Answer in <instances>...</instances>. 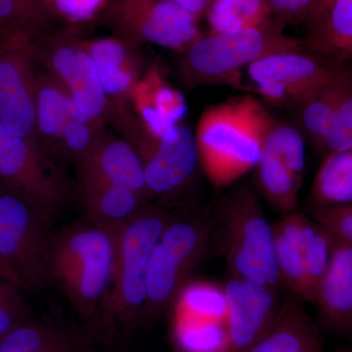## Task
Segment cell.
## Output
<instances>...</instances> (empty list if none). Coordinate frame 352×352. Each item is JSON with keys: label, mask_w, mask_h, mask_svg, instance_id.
Returning a JSON list of instances; mask_svg holds the SVG:
<instances>
[{"label": "cell", "mask_w": 352, "mask_h": 352, "mask_svg": "<svg viewBox=\"0 0 352 352\" xmlns=\"http://www.w3.org/2000/svg\"><path fill=\"white\" fill-rule=\"evenodd\" d=\"M272 118L250 95L210 106L196 129L199 164L214 186H230L258 166Z\"/></svg>", "instance_id": "cell-1"}, {"label": "cell", "mask_w": 352, "mask_h": 352, "mask_svg": "<svg viewBox=\"0 0 352 352\" xmlns=\"http://www.w3.org/2000/svg\"><path fill=\"white\" fill-rule=\"evenodd\" d=\"M113 236L85 220L50 238L51 281L83 318L103 307L112 282Z\"/></svg>", "instance_id": "cell-2"}, {"label": "cell", "mask_w": 352, "mask_h": 352, "mask_svg": "<svg viewBox=\"0 0 352 352\" xmlns=\"http://www.w3.org/2000/svg\"><path fill=\"white\" fill-rule=\"evenodd\" d=\"M175 217L164 208L143 206L113 235L111 292L103 307L107 325L131 326L142 322L153 251Z\"/></svg>", "instance_id": "cell-3"}, {"label": "cell", "mask_w": 352, "mask_h": 352, "mask_svg": "<svg viewBox=\"0 0 352 352\" xmlns=\"http://www.w3.org/2000/svg\"><path fill=\"white\" fill-rule=\"evenodd\" d=\"M217 215L233 276L278 291L282 282L273 227L264 215L256 192L249 185L233 189L220 201Z\"/></svg>", "instance_id": "cell-4"}, {"label": "cell", "mask_w": 352, "mask_h": 352, "mask_svg": "<svg viewBox=\"0 0 352 352\" xmlns=\"http://www.w3.org/2000/svg\"><path fill=\"white\" fill-rule=\"evenodd\" d=\"M215 222L210 212L175 217L164 229L150 261L143 323H152L173 307L207 252Z\"/></svg>", "instance_id": "cell-5"}, {"label": "cell", "mask_w": 352, "mask_h": 352, "mask_svg": "<svg viewBox=\"0 0 352 352\" xmlns=\"http://www.w3.org/2000/svg\"><path fill=\"white\" fill-rule=\"evenodd\" d=\"M303 41L263 25L201 36L185 51L183 75L190 85L226 83L238 87L240 69L261 58L302 50Z\"/></svg>", "instance_id": "cell-6"}, {"label": "cell", "mask_w": 352, "mask_h": 352, "mask_svg": "<svg viewBox=\"0 0 352 352\" xmlns=\"http://www.w3.org/2000/svg\"><path fill=\"white\" fill-rule=\"evenodd\" d=\"M0 180L30 204L46 226L68 201V186L50 157L1 122Z\"/></svg>", "instance_id": "cell-7"}, {"label": "cell", "mask_w": 352, "mask_h": 352, "mask_svg": "<svg viewBox=\"0 0 352 352\" xmlns=\"http://www.w3.org/2000/svg\"><path fill=\"white\" fill-rule=\"evenodd\" d=\"M302 50L274 53L248 67L264 100L276 106L300 105L323 88L352 85V69Z\"/></svg>", "instance_id": "cell-8"}, {"label": "cell", "mask_w": 352, "mask_h": 352, "mask_svg": "<svg viewBox=\"0 0 352 352\" xmlns=\"http://www.w3.org/2000/svg\"><path fill=\"white\" fill-rule=\"evenodd\" d=\"M117 112L113 118L140 157L150 195H168L186 184L199 164L195 133L179 124L155 138L124 106Z\"/></svg>", "instance_id": "cell-9"}, {"label": "cell", "mask_w": 352, "mask_h": 352, "mask_svg": "<svg viewBox=\"0 0 352 352\" xmlns=\"http://www.w3.org/2000/svg\"><path fill=\"white\" fill-rule=\"evenodd\" d=\"M50 238L46 224L30 204L0 187V259L25 289L39 291L50 283Z\"/></svg>", "instance_id": "cell-10"}, {"label": "cell", "mask_w": 352, "mask_h": 352, "mask_svg": "<svg viewBox=\"0 0 352 352\" xmlns=\"http://www.w3.org/2000/svg\"><path fill=\"white\" fill-rule=\"evenodd\" d=\"M305 168L302 134L295 127L273 120L256 168V182L264 199L282 215L296 212Z\"/></svg>", "instance_id": "cell-11"}, {"label": "cell", "mask_w": 352, "mask_h": 352, "mask_svg": "<svg viewBox=\"0 0 352 352\" xmlns=\"http://www.w3.org/2000/svg\"><path fill=\"white\" fill-rule=\"evenodd\" d=\"M34 46L38 61L64 85L78 112L102 124L113 117L115 104L104 91L85 43L61 38Z\"/></svg>", "instance_id": "cell-12"}, {"label": "cell", "mask_w": 352, "mask_h": 352, "mask_svg": "<svg viewBox=\"0 0 352 352\" xmlns=\"http://www.w3.org/2000/svg\"><path fill=\"white\" fill-rule=\"evenodd\" d=\"M31 39L17 38L0 45V122L41 148L36 129L38 59Z\"/></svg>", "instance_id": "cell-13"}, {"label": "cell", "mask_w": 352, "mask_h": 352, "mask_svg": "<svg viewBox=\"0 0 352 352\" xmlns=\"http://www.w3.org/2000/svg\"><path fill=\"white\" fill-rule=\"evenodd\" d=\"M227 315L226 352H247L276 320L282 305L276 289L233 276L224 285Z\"/></svg>", "instance_id": "cell-14"}, {"label": "cell", "mask_w": 352, "mask_h": 352, "mask_svg": "<svg viewBox=\"0 0 352 352\" xmlns=\"http://www.w3.org/2000/svg\"><path fill=\"white\" fill-rule=\"evenodd\" d=\"M196 19L173 0H124L122 8L132 38L182 53L201 38Z\"/></svg>", "instance_id": "cell-15"}, {"label": "cell", "mask_w": 352, "mask_h": 352, "mask_svg": "<svg viewBox=\"0 0 352 352\" xmlns=\"http://www.w3.org/2000/svg\"><path fill=\"white\" fill-rule=\"evenodd\" d=\"M78 195L85 220L116 235L143 207L144 197L97 177L78 173Z\"/></svg>", "instance_id": "cell-16"}, {"label": "cell", "mask_w": 352, "mask_h": 352, "mask_svg": "<svg viewBox=\"0 0 352 352\" xmlns=\"http://www.w3.org/2000/svg\"><path fill=\"white\" fill-rule=\"evenodd\" d=\"M129 99L138 113L136 120L155 138H161L171 127L179 124L187 113L184 96L164 80L157 67L141 76Z\"/></svg>", "instance_id": "cell-17"}, {"label": "cell", "mask_w": 352, "mask_h": 352, "mask_svg": "<svg viewBox=\"0 0 352 352\" xmlns=\"http://www.w3.org/2000/svg\"><path fill=\"white\" fill-rule=\"evenodd\" d=\"M76 166L78 173L103 178L144 198L150 195L140 157L124 139L103 135L91 152Z\"/></svg>", "instance_id": "cell-18"}, {"label": "cell", "mask_w": 352, "mask_h": 352, "mask_svg": "<svg viewBox=\"0 0 352 352\" xmlns=\"http://www.w3.org/2000/svg\"><path fill=\"white\" fill-rule=\"evenodd\" d=\"M314 305L331 326L352 329V245L336 239Z\"/></svg>", "instance_id": "cell-19"}, {"label": "cell", "mask_w": 352, "mask_h": 352, "mask_svg": "<svg viewBox=\"0 0 352 352\" xmlns=\"http://www.w3.org/2000/svg\"><path fill=\"white\" fill-rule=\"evenodd\" d=\"M247 352H325L320 333L302 300L287 298L276 320Z\"/></svg>", "instance_id": "cell-20"}, {"label": "cell", "mask_w": 352, "mask_h": 352, "mask_svg": "<svg viewBox=\"0 0 352 352\" xmlns=\"http://www.w3.org/2000/svg\"><path fill=\"white\" fill-rule=\"evenodd\" d=\"M108 98L124 103L140 80V64L124 41L102 38L85 43Z\"/></svg>", "instance_id": "cell-21"}, {"label": "cell", "mask_w": 352, "mask_h": 352, "mask_svg": "<svg viewBox=\"0 0 352 352\" xmlns=\"http://www.w3.org/2000/svg\"><path fill=\"white\" fill-rule=\"evenodd\" d=\"M76 110L69 92L50 72L38 74L36 82V129L43 151L58 154L67 122ZM51 159V157H50Z\"/></svg>", "instance_id": "cell-22"}, {"label": "cell", "mask_w": 352, "mask_h": 352, "mask_svg": "<svg viewBox=\"0 0 352 352\" xmlns=\"http://www.w3.org/2000/svg\"><path fill=\"white\" fill-rule=\"evenodd\" d=\"M298 217L300 214L294 212L283 215L273 224L275 256L282 284L286 285L300 300L311 303L298 242Z\"/></svg>", "instance_id": "cell-23"}, {"label": "cell", "mask_w": 352, "mask_h": 352, "mask_svg": "<svg viewBox=\"0 0 352 352\" xmlns=\"http://www.w3.org/2000/svg\"><path fill=\"white\" fill-rule=\"evenodd\" d=\"M303 46L315 53L346 59L352 50V0H333Z\"/></svg>", "instance_id": "cell-24"}, {"label": "cell", "mask_w": 352, "mask_h": 352, "mask_svg": "<svg viewBox=\"0 0 352 352\" xmlns=\"http://www.w3.org/2000/svg\"><path fill=\"white\" fill-rule=\"evenodd\" d=\"M310 200L314 208L352 204V149L329 152L315 176Z\"/></svg>", "instance_id": "cell-25"}, {"label": "cell", "mask_w": 352, "mask_h": 352, "mask_svg": "<svg viewBox=\"0 0 352 352\" xmlns=\"http://www.w3.org/2000/svg\"><path fill=\"white\" fill-rule=\"evenodd\" d=\"M298 236L314 305L317 286L325 274L332 256L335 237L316 220L302 214L298 217Z\"/></svg>", "instance_id": "cell-26"}, {"label": "cell", "mask_w": 352, "mask_h": 352, "mask_svg": "<svg viewBox=\"0 0 352 352\" xmlns=\"http://www.w3.org/2000/svg\"><path fill=\"white\" fill-rule=\"evenodd\" d=\"M173 315L226 323L228 302L224 287L205 281H189L173 303Z\"/></svg>", "instance_id": "cell-27"}, {"label": "cell", "mask_w": 352, "mask_h": 352, "mask_svg": "<svg viewBox=\"0 0 352 352\" xmlns=\"http://www.w3.org/2000/svg\"><path fill=\"white\" fill-rule=\"evenodd\" d=\"M171 330L178 352H226L224 322L173 315Z\"/></svg>", "instance_id": "cell-28"}, {"label": "cell", "mask_w": 352, "mask_h": 352, "mask_svg": "<svg viewBox=\"0 0 352 352\" xmlns=\"http://www.w3.org/2000/svg\"><path fill=\"white\" fill-rule=\"evenodd\" d=\"M270 11L265 0H212L208 12L210 34L261 27Z\"/></svg>", "instance_id": "cell-29"}, {"label": "cell", "mask_w": 352, "mask_h": 352, "mask_svg": "<svg viewBox=\"0 0 352 352\" xmlns=\"http://www.w3.org/2000/svg\"><path fill=\"white\" fill-rule=\"evenodd\" d=\"M351 89L352 85H330L300 104L303 126L319 146H321L322 139L328 131L340 103Z\"/></svg>", "instance_id": "cell-30"}, {"label": "cell", "mask_w": 352, "mask_h": 352, "mask_svg": "<svg viewBox=\"0 0 352 352\" xmlns=\"http://www.w3.org/2000/svg\"><path fill=\"white\" fill-rule=\"evenodd\" d=\"M74 332L55 324L29 319L0 339V352H41Z\"/></svg>", "instance_id": "cell-31"}, {"label": "cell", "mask_w": 352, "mask_h": 352, "mask_svg": "<svg viewBox=\"0 0 352 352\" xmlns=\"http://www.w3.org/2000/svg\"><path fill=\"white\" fill-rule=\"evenodd\" d=\"M102 126L100 122L87 119L76 109L64 127L58 154L78 164L103 138Z\"/></svg>", "instance_id": "cell-32"}, {"label": "cell", "mask_w": 352, "mask_h": 352, "mask_svg": "<svg viewBox=\"0 0 352 352\" xmlns=\"http://www.w3.org/2000/svg\"><path fill=\"white\" fill-rule=\"evenodd\" d=\"M46 8L38 0H0V29L32 38L45 21Z\"/></svg>", "instance_id": "cell-33"}, {"label": "cell", "mask_w": 352, "mask_h": 352, "mask_svg": "<svg viewBox=\"0 0 352 352\" xmlns=\"http://www.w3.org/2000/svg\"><path fill=\"white\" fill-rule=\"evenodd\" d=\"M18 285L0 277V339L23 322L34 318Z\"/></svg>", "instance_id": "cell-34"}, {"label": "cell", "mask_w": 352, "mask_h": 352, "mask_svg": "<svg viewBox=\"0 0 352 352\" xmlns=\"http://www.w3.org/2000/svg\"><path fill=\"white\" fill-rule=\"evenodd\" d=\"M321 147L329 152L352 149V89L333 116Z\"/></svg>", "instance_id": "cell-35"}, {"label": "cell", "mask_w": 352, "mask_h": 352, "mask_svg": "<svg viewBox=\"0 0 352 352\" xmlns=\"http://www.w3.org/2000/svg\"><path fill=\"white\" fill-rule=\"evenodd\" d=\"M311 217L336 239L352 245V204L329 208H314Z\"/></svg>", "instance_id": "cell-36"}, {"label": "cell", "mask_w": 352, "mask_h": 352, "mask_svg": "<svg viewBox=\"0 0 352 352\" xmlns=\"http://www.w3.org/2000/svg\"><path fill=\"white\" fill-rule=\"evenodd\" d=\"M105 0H52L51 6L72 21L82 22L91 19Z\"/></svg>", "instance_id": "cell-37"}, {"label": "cell", "mask_w": 352, "mask_h": 352, "mask_svg": "<svg viewBox=\"0 0 352 352\" xmlns=\"http://www.w3.org/2000/svg\"><path fill=\"white\" fill-rule=\"evenodd\" d=\"M271 10L286 18H296L309 14L314 0H265Z\"/></svg>", "instance_id": "cell-38"}, {"label": "cell", "mask_w": 352, "mask_h": 352, "mask_svg": "<svg viewBox=\"0 0 352 352\" xmlns=\"http://www.w3.org/2000/svg\"><path fill=\"white\" fill-rule=\"evenodd\" d=\"M92 347L87 336L74 332L68 338L41 352H91Z\"/></svg>", "instance_id": "cell-39"}, {"label": "cell", "mask_w": 352, "mask_h": 352, "mask_svg": "<svg viewBox=\"0 0 352 352\" xmlns=\"http://www.w3.org/2000/svg\"><path fill=\"white\" fill-rule=\"evenodd\" d=\"M177 6L182 7L185 10L193 14L195 17H198L204 12L208 6L210 2L208 0H173Z\"/></svg>", "instance_id": "cell-40"}, {"label": "cell", "mask_w": 352, "mask_h": 352, "mask_svg": "<svg viewBox=\"0 0 352 352\" xmlns=\"http://www.w3.org/2000/svg\"><path fill=\"white\" fill-rule=\"evenodd\" d=\"M0 277L8 280V281L12 282V283L18 285L21 288L25 289L24 286L21 283L20 279L17 277V275H16L15 273L10 270V267H9L6 263H4L1 259H0Z\"/></svg>", "instance_id": "cell-41"}, {"label": "cell", "mask_w": 352, "mask_h": 352, "mask_svg": "<svg viewBox=\"0 0 352 352\" xmlns=\"http://www.w3.org/2000/svg\"><path fill=\"white\" fill-rule=\"evenodd\" d=\"M29 38L25 34H19V32L6 31V30L0 29V45L1 44L8 43V41H14V39Z\"/></svg>", "instance_id": "cell-42"}, {"label": "cell", "mask_w": 352, "mask_h": 352, "mask_svg": "<svg viewBox=\"0 0 352 352\" xmlns=\"http://www.w3.org/2000/svg\"><path fill=\"white\" fill-rule=\"evenodd\" d=\"M38 1L41 2V3L44 4V6L48 7V6H51V2H52V0H38Z\"/></svg>", "instance_id": "cell-43"}, {"label": "cell", "mask_w": 352, "mask_h": 352, "mask_svg": "<svg viewBox=\"0 0 352 352\" xmlns=\"http://www.w3.org/2000/svg\"><path fill=\"white\" fill-rule=\"evenodd\" d=\"M349 58H352V50H351V52L349 53Z\"/></svg>", "instance_id": "cell-44"}, {"label": "cell", "mask_w": 352, "mask_h": 352, "mask_svg": "<svg viewBox=\"0 0 352 352\" xmlns=\"http://www.w3.org/2000/svg\"><path fill=\"white\" fill-rule=\"evenodd\" d=\"M349 352H352V346L351 347V349H349Z\"/></svg>", "instance_id": "cell-45"}, {"label": "cell", "mask_w": 352, "mask_h": 352, "mask_svg": "<svg viewBox=\"0 0 352 352\" xmlns=\"http://www.w3.org/2000/svg\"><path fill=\"white\" fill-rule=\"evenodd\" d=\"M212 0H208V2H210H210H212Z\"/></svg>", "instance_id": "cell-46"}]
</instances>
